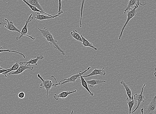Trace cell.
<instances>
[{
	"mask_svg": "<svg viewBox=\"0 0 156 114\" xmlns=\"http://www.w3.org/2000/svg\"><path fill=\"white\" fill-rule=\"evenodd\" d=\"M38 29L39 30L43 37L46 39V40L51 45H53V47L59 51L63 56L65 55L64 51L59 47L57 43V41L54 39L52 33L50 32L48 29L44 28L43 29H40L39 28H38Z\"/></svg>",
	"mask_w": 156,
	"mask_h": 114,
	"instance_id": "1",
	"label": "cell"
},
{
	"mask_svg": "<svg viewBox=\"0 0 156 114\" xmlns=\"http://www.w3.org/2000/svg\"><path fill=\"white\" fill-rule=\"evenodd\" d=\"M37 76L42 81L40 85V88H45L46 91V97H48V92L53 87H55L58 82L55 77L53 76H51L46 80L44 79L39 74H38Z\"/></svg>",
	"mask_w": 156,
	"mask_h": 114,
	"instance_id": "2",
	"label": "cell"
},
{
	"mask_svg": "<svg viewBox=\"0 0 156 114\" xmlns=\"http://www.w3.org/2000/svg\"><path fill=\"white\" fill-rule=\"evenodd\" d=\"M91 68V67H89V68H88L86 70H85L84 72L80 71L79 74L74 75L71 77H69V78L63 79V80L60 81L59 83L55 85V87H56L58 86L61 85L69 83V82H75L77 79H79V77L80 76H82L85 73L88 71H89Z\"/></svg>",
	"mask_w": 156,
	"mask_h": 114,
	"instance_id": "3",
	"label": "cell"
},
{
	"mask_svg": "<svg viewBox=\"0 0 156 114\" xmlns=\"http://www.w3.org/2000/svg\"><path fill=\"white\" fill-rule=\"evenodd\" d=\"M139 6L140 5L138 4L137 6L134 7V8L133 9L127 11V13H126V15H127V20H126L125 25H124L122 29L120 35H119V40L121 39L122 36L123 31L124 30H125L126 26L128 25L129 21H130L131 19L133 18L134 17L137 15V14H136V9L138 8V6Z\"/></svg>",
	"mask_w": 156,
	"mask_h": 114,
	"instance_id": "4",
	"label": "cell"
},
{
	"mask_svg": "<svg viewBox=\"0 0 156 114\" xmlns=\"http://www.w3.org/2000/svg\"><path fill=\"white\" fill-rule=\"evenodd\" d=\"M33 15L32 14H31L30 16H29V17L26 21V23L24 27L22 29V30L21 31V33H20V36L17 37L16 38V40H18L21 39L22 37H23L24 36H28L29 38H30L31 39L33 40L35 39V38L32 37V36H29L27 35L28 32L27 29V25L28 23L32 21L33 20L34 18L32 17Z\"/></svg>",
	"mask_w": 156,
	"mask_h": 114,
	"instance_id": "5",
	"label": "cell"
},
{
	"mask_svg": "<svg viewBox=\"0 0 156 114\" xmlns=\"http://www.w3.org/2000/svg\"><path fill=\"white\" fill-rule=\"evenodd\" d=\"M146 85V84H144L141 90V93L139 94H138L136 93L133 96L134 99V100L137 101H138V105L136 107L135 109V110L131 112V113H135L136 110L139 108V106L141 105V104L142 102H145V97L143 95V89L145 87Z\"/></svg>",
	"mask_w": 156,
	"mask_h": 114,
	"instance_id": "6",
	"label": "cell"
},
{
	"mask_svg": "<svg viewBox=\"0 0 156 114\" xmlns=\"http://www.w3.org/2000/svg\"><path fill=\"white\" fill-rule=\"evenodd\" d=\"M146 114H152L156 111V94L145 109Z\"/></svg>",
	"mask_w": 156,
	"mask_h": 114,
	"instance_id": "7",
	"label": "cell"
},
{
	"mask_svg": "<svg viewBox=\"0 0 156 114\" xmlns=\"http://www.w3.org/2000/svg\"><path fill=\"white\" fill-rule=\"evenodd\" d=\"M20 64L21 65L20 67L16 71L13 72H9L8 74L9 75H18L22 73L24 71L27 69L32 70L34 69V67L31 66L30 64H26L25 65H24V64Z\"/></svg>",
	"mask_w": 156,
	"mask_h": 114,
	"instance_id": "8",
	"label": "cell"
},
{
	"mask_svg": "<svg viewBox=\"0 0 156 114\" xmlns=\"http://www.w3.org/2000/svg\"><path fill=\"white\" fill-rule=\"evenodd\" d=\"M77 92V90H75L73 91H63L62 93H60L58 95L56 94H54V95H53V98H54L56 100H59L60 98H61L62 99H63L67 97L69 95L76 93Z\"/></svg>",
	"mask_w": 156,
	"mask_h": 114,
	"instance_id": "9",
	"label": "cell"
},
{
	"mask_svg": "<svg viewBox=\"0 0 156 114\" xmlns=\"http://www.w3.org/2000/svg\"><path fill=\"white\" fill-rule=\"evenodd\" d=\"M104 69V67H103V68L102 69H95L91 72V74L86 75V76H82V77L84 78V77H89L97 75H100V76H105V75L106 74V73Z\"/></svg>",
	"mask_w": 156,
	"mask_h": 114,
	"instance_id": "10",
	"label": "cell"
},
{
	"mask_svg": "<svg viewBox=\"0 0 156 114\" xmlns=\"http://www.w3.org/2000/svg\"><path fill=\"white\" fill-rule=\"evenodd\" d=\"M61 14H58L56 15L53 16H46L41 15L40 13H38L36 14L35 18L36 20L42 21L44 20H48L52 19H54L57 17H60Z\"/></svg>",
	"mask_w": 156,
	"mask_h": 114,
	"instance_id": "11",
	"label": "cell"
},
{
	"mask_svg": "<svg viewBox=\"0 0 156 114\" xmlns=\"http://www.w3.org/2000/svg\"><path fill=\"white\" fill-rule=\"evenodd\" d=\"M4 20L7 22V24L4 26L6 29L9 30L13 31H17L19 33H21V31L18 28H16V26L14 25L12 21H9L7 19H4Z\"/></svg>",
	"mask_w": 156,
	"mask_h": 114,
	"instance_id": "12",
	"label": "cell"
},
{
	"mask_svg": "<svg viewBox=\"0 0 156 114\" xmlns=\"http://www.w3.org/2000/svg\"><path fill=\"white\" fill-rule=\"evenodd\" d=\"M138 4L140 5L138 3V0H129L128 6L124 10V14H126L128 10L130 11L132 9L133 7L137 6Z\"/></svg>",
	"mask_w": 156,
	"mask_h": 114,
	"instance_id": "13",
	"label": "cell"
},
{
	"mask_svg": "<svg viewBox=\"0 0 156 114\" xmlns=\"http://www.w3.org/2000/svg\"><path fill=\"white\" fill-rule=\"evenodd\" d=\"M44 58V57L43 55H40L37 57L36 58L34 59H31L27 62H19L21 64H35L36 65H37V62L39 60H42Z\"/></svg>",
	"mask_w": 156,
	"mask_h": 114,
	"instance_id": "14",
	"label": "cell"
},
{
	"mask_svg": "<svg viewBox=\"0 0 156 114\" xmlns=\"http://www.w3.org/2000/svg\"><path fill=\"white\" fill-rule=\"evenodd\" d=\"M87 84L89 85L90 87H93L94 86L101 84L103 83H106V81L100 80L99 79H92L91 80L86 81Z\"/></svg>",
	"mask_w": 156,
	"mask_h": 114,
	"instance_id": "15",
	"label": "cell"
},
{
	"mask_svg": "<svg viewBox=\"0 0 156 114\" xmlns=\"http://www.w3.org/2000/svg\"><path fill=\"white\" fill-rule=\"evenodd\" d=\"M28 2L29 4L31 5L32 6L36 7V8L39 10L45 13V12L44 11L42 6H41L39 3L38 0H29Z\"/></svg>",
	"mask_w": 156,
	"mask_h": 114,
	"instance_id": "16",
	"label": "cell"
},
{
	"mask_svg": "<svg viewBox=\"0 0 156 114\" xmlns=\"http://www.w3.org/2000/svg\"><path fill=\"white\" fill-rule=\"evenodd\" d=\"M79 78L81 79L80 81V83H81L82 86L87 91L89 92L90 95H91V97L93 96L94 95L93 93H92V92L90 91L89 89L88 86V84L87 83V82L85 80L84 77H82V76H81L79 77Z\"/></svg>",
	"mask_w": 156,
	"mask_h": 114,
	"instance_id": "17",
	"label": "cell"
},
{
	"mask_svg": "<svg viewBox=\"0 0 156 114\" xmlns=\"http://www.w3.org/2000/svg\"><path fill=\"white\" fill-rule=\"evenodd\" d=\"M81 36L82 40V45L85 47H91L94 50H97V48L93 45L92 43H90L89 41L86 40L82 36V35H81Z\"/></svg>",
	"mask_w": 156,
	"mask_h": 114,
	"instance_id": "18",
	"label": "cell"
},
{
	"mask_svg": "<svg viewBox=\"0 0 156 114\" xmlns=\"http://www.w3.org/2000/svg\"><path fill=\"white\" fill-rule=\"evenodd\" d=\"M120 84L122 85L125 88L126 92V94L127 95L129 100L131 101L132 98H131V91L130 87L126 84L123 81H121Z\"/></svg>",
	"mask_w": 156,
	"mask_h": 114,
	"instance_id": "19",
	"label": "cell"
},
{
	"mask_svg": "<svg viewBox=\"0 0 156 114\" xmlns=\"http://www.w3.org/2000/svg\"><path fill=\"white\" fill-rule=\"evenodd\" d=\"M21 64L18 62V61H17L15 64L13 65V66L11 68H10V70L8 71H7L6 72L2 74H3L4 76L7 77L6 74L9 73V72H11L13 71H16L18 70L19 67H20Z\"/></svg>",
	"mask_w": 156,
	"mask_h": 114,
	"instance_id": "20",
	"label": "cell"
},
{
	"mask_svg": "<svg viewBox=\"0 0 156 114\" xmlns=\"http://www.w3.org/2000/svg\"><path fill=\"white\" fill-rule=\"evenodd\" d=\"M22 1L24 2V3H25L29 7H30V8L31 9V10L33 11L34 12H40L41 14L43 13L46 15H47L48 16H53L52 15H51L48 14L46 13L40 11V10H38V9L37 8L35 7L32 6L30 4H29L28 2V1H26V0H22Z\"/></svg>",
	"mask_w": 156,
	"mask_h": 114,
	"instance_id": "21",
	"label": "cell"
},
{
	"mask_svg": "<svg viewBox=\"0 0 156 114\" xmlns=\"http://www.w3.org/2000/svg\"><path fill=\"white\" fill-rule=\"evenodd\" d=\"M70 34L72 37L74 38L77 41L82 42V40L81 35H80L79 33H77V30L73 31L72 32H70Z\"/></svg>",
	"mask_w": 156,
	"mask_h": 114,
	"instance_id": "22",
	"label": "cell"
},
{
	"mask_svg": "<svg viewBox=\"0 0 156 114\" xmlns=\"http://www.w3.org/2000/svg\"><path fill=\"white\" fill-rule=\"evenodd\" d=\"M131 98H132V99H131V101H130L129 100L128 101V97L126 98V103H127L128 104L129 108V114H131V110H132V108L135 104V102L134 101L135 100L134 99L133 96V95H132V96H131Z\"/></svg>",
	"mask_w": 156,
	"mask_h": 114,
	"instance_id": "23",
	"label": "cell"
},
{
	"mask_svg": "<svg viewBox=\"0 0 156 114\" xmlns=\"http://www.w3.org/2000/svg\"><path fill=\"white\" fill-rule=\"evenodd\" d=\"M3 52H13V53H17V54H18L19 55H20L22 56L24 58V59H25L26 58V57L25 56V55H24V54H22V53H19V52H16L14 50H10L9 49L5 50H3V48H2V47H0V53Z\"/></svg>",
	"mask_w": 156,
	"mask_h": 114,
	"instance_id": "24",
	"label": "cell"
},
{
	"mask_svg": "<svg viewBox=\"0 0 156 114\" xmlns=\"http://www.w3.org/2000/svg\"><path fill=\"white\" fill-rule=\"evenodd\" d=\"M85 0H82V4H81V9H80V11H81V15H80V27L82 28V15H83V9L84 7V4Z\"/></svg>",
	"mask_w": 156,
	"mask_h": 114,
	"instance_id": "25",
	"label": "cell"
},
{
	"mask_svg": "<svg viewBox=\"0 0 156 114\" xmlns=\"http://www.w3.org/2000/svg\"><path fill=\"white\" fill-rule=\"evenodd\" d=\"M58 4H59V8H58V14H62L63 11L62 10V0H58Z\"/></svg>",
	"mask_w": 156,
	"mask_h": 114,
	"instance_id": "26",
	"label": "cell"
},
{
	"mask_svg": "<svg viewBox=\"0 0 156 114\" xmlns=\"http://www.w3.org/2000/svg\"><path fill=\"white\" fill-rule=\"evenodd\" d=\"M138 3L140 5L144 6L147 4V2L146 0H138Z\"/></svg>",
	"mask_w": 156,
	"mask_h": 114,
	"instance_id": "27",
	"label": "cell"
},
{
	"mask_svg": "<svg viewBox=\"0 0 156 114\" xmlns=\"http://www.w3.org/2000/svg\"><path fill=\"white\" fill-rule=\"evenodd\" d=\"M25 93L23 92H20L18 94V97L19 98L22 99L25 98Z\"/></svg>",
	"mask_w": 156,
	"mask_h": 114,
	"instance_id": "28",
	"label": "cell"
},
{
	"mask_svg": "<svg viewBox=\"0 0 156 114\" xmlns=\"http://www.w3.org/2000/svg\"><path fill=\"white\" fill-rule=\"evenodd\" d=\"M10 70V69H3L1 70H0V74H2L6 72L7 71H8Z\"/></svg>",
	"mask_w": 156,
	"mask_h": 114,
	"instance_id": "29",
	"label": "cell"
},
{
	"mask_svg": "<svg viewBox=\"0 0 156 114\" xmlns=\"http://www.w3.org/2000/svg\"><path fill=\"white\" fill-rule=\"evenodd\" d=\"M6 25V23L3 22V21H1V22H0V25L3 26L4 27Z\"/></svg>",
	"mask_w": 156,
	"mask_h": 114,
	"instance_id": "30",
	"label": "cell"
},
{
	"mask_svg": "<svg viewBox=\"0 0 156 114\" xmlns=\"http://www.w3.org/2000/svg\"><path fill=\"white\" fill-rule=\"evenodd\" d=\"M143 109H144V108H142L141 109V113H142V114H143Z\"/></svg>",
	"mask_w": 156,
	"mask_h": 114,
	"instance_id": "31",
	"label": "cell"
},
{
	"mask_svg": "<svg viewBox=\"0 0 156 114\" xmlns=\"http://www.w3.org/2000/svg\"><path fill=\"white\" fill-rule=\"evenodd\" d=\"M155 72L154 75H155V77H156V68H155Z\"/></svg>",
	"mask_w": 156,
	"mask_h": 114,
	"instance_id": "32",
	"label": "cell"
},
{
	"mask_svg": "<svg viewBox=\"0 0 156 114\" xmlns=\"http://www.w3.org/2000/svg\"><path fill=\"white\" fill-rule=\"evenodd\" d=\"M74 110H72V112H71V113H70V114H73V113H74Z\"/></svg>",
	"mask_w": 156,
	"mask_h": 114,
	"instance_id": "33",
	"label": "cell"
},
{
	"mask_svg": "<svg viewBox=\"0 0 156 114\" xmlns=\"http://www.w3.org/2000/svg\"><path fill=\"white\" fill-rule=\"evenodd\" d=\"M4 69L3 68H2L1 67V66H0V70H2V69Z\"/></svg>",
	"mask_w": 156,
	"mask_h": 114,
	"instance_id": "34",
	"label": "cell"
}]
</instances>
